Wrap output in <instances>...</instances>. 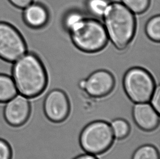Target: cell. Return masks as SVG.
Returning a JSON list of instances; mask_svg holds the SVG:
<instances>
[{
    "instance_id": "22",
    "label": "cell",
    "mask_w": 160,
    "mask_h": 159,
    "mask_svg": "<svg viewBox=\"0 0 160 159\" xmlns=\"http://www.w3.org/2000/svg\"><path fill=\"white\" fill-rule=\"evenodd\" d=\"M11 4L18 8L23 9L35 1V0H8Z\"/></svg>"
},
{
    "instance_id": "6",
    "label": "cell",
    "mask_w": 160,
    "mask_h": 159,
    "mask_svg": "<svg viewBox=\"0 0 160 159\" xmlns=\"http://www.w3.org/2000/svg\"><path fill=\"white\" fill-rule=\"evenodd\" d=\"M28 52L20 33L10 24L0 22V58L13 63Z\"/></svg>"
},
{
    "instance_id": "4",
    "label": "cell",
    "mask_w": 160,
    "mask_h": 159,
    "mask_svg": "<svg viewBox=\"0 0 160 159\" xmlns=\"http://www.w3.org/2000/svg\"><path fill=\"white\" fill-rule=\"evenodd\" d=\"M114 139L110 124L103 120H96L89 123L82 129L79 143L85 152L100 155L111 148Z\"/></svg>"
},
{
    "instance_id": "2",
    "label": "cell",
    "mask_w": 160,
    "mask_h": 159,
    "mask_svg": "<svg viewBox=\"0 0 160 159\" xmlns=\"http://www.w3.org/2000/svg\"><path fill=\"white\" fill-rule=\"evenodd\" d=\"M103 17L108 38L117 49H125L135 34L136 22L133 13L122 3L112 2Z\"/></svg>"
},
{
    "instance_id": "9",
    "label": "cell",
    "mask_w": 160,
    "mask_h": 159,
    "mask_svg": "<svg viewBox=\"0 0 160 159\" xmlns=\"http://www.w3.org/2000/svg\"><path fill=\"white\" fill-rule=\"evenodd\" d=\"M30 110L28 98L18 93L13 98L5 103L4 118L9 124L19 126L28 119Z\"/></svg>"
},
{
    "instance_id": "8",
    "label": "cell",
    "mask_w": 160,
    "mask_h": 159,
    "mask_svg": "<svg viewBox=\"0 0 160 159\" xmlns=\"http://www.w3.org/2000/svg\"><path fill=\"white\" fill-rule=\"evenodd\" d=\"M115 79L110 72L99 70L79 82V87L90 97L101 98L106 97L114 88Z\"/></svg>"
},
{
    "instance_id": "11",
    "label": "cell",
    "mask_w": 160,
    "mask_h": 159,
    "mask_svg": "<svg viewBox=\"0 0 160 159\" xmlns=\"http://www.w3.org/2000/svg\"><path fill=\"white\" fill-rule=\"evenodd\" d=\"M22 18L29 27L40 30L48 24L49 13L43 4L35 1L22 9Z\"/></svg>"
},
{
    "instance_id": "1",
    "label": "cell",
    "mask_w": 160,
    "mask_h": 159,
    "mask_svg": "<svg viewBox=\"0 0 160 159\" xmlns=\"http://www.w3.org/2000/svg\"><path fill=\"white\" fill-rule=\"evenodd\" d=\"M11 76L18 92L28 98L43 94L48 85V75L37 55L27 52L13 63Z\"/></svg>"
},
{
    "instance_id": "21",
    "label": "cell",
    "mask_w": 160,
    "mask_h": 159,
    "mask_svg": "<svg viewBox=\"0 0 160 159\" xmlns=\"http://www.w3.org/2000/svg\"><path fill=\"white\" fill-rule=\"evenodd\" d=\"M11 151L8 144L0 139V159H11Z\"/></svg>"
},
{
    "instance_id": "17",
    "label": "cell",
    "mask_w": 160,
    "mask_h": 159,
    "mask_svg": "<svg viewBox=\"0 0 160 159\" xmlns=\"http://www.w3.org/2000/svg\"><path fill=\"white\" fill-rule=\"evenodd\" d=\"M122 3L134 14H142L147 10L150 0H121Z\"/></svg>"
},
{
    "instance_id": "13",
    "label": "cell",
    "mask_w": 160,
    "mask_h": 159,
    "mask_svg": "<svg viewBox=\"0 0 160 159\" xmlns=\"http://www.w3.org/2000/svg\"><path fill=\"white\" fill-rule=\"evenodd\" d=\"M110 126L114 138L117 140H123L130 134L131 131L130 124L123 119H115L112 122Z\"/></svg>"
},
{
    "instance_id": "10",
    "label": "cell",
    "mask_w": 160,
    "mask_h": 159,
    "mask_svg": "<svg viewBox=\"0 0 160 159\" xmlns=\"http://www.w3.org/2000/svg\"><path fill=\"white\" fill-rule=\"evenodd\" d=\"M132 116L137 126L143 131H154L160 124L159 113L148 103L136 104L133 108Z\"/></svg>"
},
{
    "instance_id": "16",
    "label": "cell",
    "mask_w": 160,
    "mask_h": 159,
    "mask_svg": "<svg viewBox=\"0 0 160 159\" xmlns=\"http://www.w3.org/2000/svg\"><path fill=\"white\" fill-rule=\"evenodd\" d=\"M110 2L109 0H87L89 13L96 17H103Z\"/></svg>"
},
{
    "instance_id": "5",
    "label": "cell",
    "mask_w": 160,
    "mask_h": 159,
    "mask_svg": "<svg viewBox=\"0 0 160 159\" xmlns=\"http://www.w3.org/2000/svg\"><path fill=\"white\" fill-rule=\"evenodd\" d=\"M123 86L128 98L135 104L148 103L156 87L152 75L140 67L132 68L126 73Z\"/></svg>"
},
{
    "instance_id": "7",
    "label": "cell",
    "mask_w": 160,
    "mask_h": 159,
    "mask_svg": "<svg viewBox=\"0 0 160 159\" xmlns=\"http://www.w3.org/2000/svg\"><path fill=\"white\" fill-rule=\"evenodd\" d=\"M43 111L46 118L50 122H63L71 112V104L67 94L58 89L50 90L44 97Z\"/></svg>"
},
{
    "instance_id": "18",
    "label": "cell",
    "mask_w": 160,
    "mask_h": 159,
    "mask_svg": "<svg viewBox=\"0 0 160 159\" xmlns=\"http://www.w3.org/2000/svg\"><path fill=\"white\" fill-rule=\"evenodd\" d=\"M11 150V159H37L31 151L22 146L16 145Z\"/></svg>"
},
{
    "instance_id": "12",
    "label": "cell",
    "mask_w": 160,
    "mask_h": 159,
    "mask_svg": "<svg viewBox=\"0 0 160 159\" xmlns=\"http://www.w3.org/2000/svg\"><path fill=\"white\" fill-rule=\"evenodd\" d=\"M18 93L17 89L12 76L0 74V102L6 103Z\"/></svg>"
},
{
    "instance_id": "14",
    "label": "cell",
    "mask_w": 160,
    "mask_h": 159,
    "mask_svg": "<svg viewBox=\"0 0 160 159\" xmlns=\"http://www.w3.org/2000/svg\"><path fill=\"white\" fill-rule=\"evenodd\" d=\"M145 33L150 40L155 42L160 41V17L156 15L151 17L145 25Z\"/></svg>"
},
{
    "instance_id": "19",
    "label": "cell",
    "mask_w": 160,
    "mask_h": 159,
    "mask_svg": "<svg viewBox=\"0 0 160 159\" xmlns=\"http://www.w3.org/2000/svg\"><path fill=\"white\" fill-rule=\"evenodd\" d=\"M82 13L78 11H72L67 13L63 19L65 28L69 31L74 25L84 18Z\"/></svg>"
},
{
    "instance_id": "20",
    "label": "cell",
    "mask_w": 160,
    "mask_h": 159,
    "mask_svg": "<svg viewBox=\"0 0 160 159\" xmlns=\"http://www.w3.org/2000/svg\"><path fill=\"white\" fill-rule=\"evenodd\" d=\"M150 105L154 108V110L160 114V87L156 86L154 92L150 99Z\"/></svg>"
},
{
    "instance_id": "15",
    "label": "cell",
    "mask_w": 160,
    "mask_h": 159,
    "mask_svg": "<svg viewBox=\"0 0 160 159\" xmlns=\"http://www.w3.org/2000/svg\"><path fill=\"white\" fill-rule=\"evenodd\" d=\"M132 159H160L158 149L151 144H145L137 149Z\"/></svg>"
},
{
    "instance_id": "3",
    "label": "cell",
    "mask_w": 160,
    "mask_h": 159,
    "mask_svg": "<svg viewBox=\"0 0 160 159\" xmlns=\"http://www.w3.org/2000/svg\"><path fill=\"white\" fill-rule=\"evenodd\" d=\"M68 32L74 45L85 52L100 51L104 49L108 42L104 25L93 18L84 17Z\"/></svg>"
},
{
    "instance_id": "23",
    "label": "cell",
    "mask_w": 160,
    "mask_h": 159,
    "mask_svg": "<svg viewBox=\"0 0 160 159\" xmlns=\"http://www.w3.org/2000/svg\"><path fill=\"white\" fill-rule=\"evenodd\" d=\"M74 159H98V158L96 157L94 155L87 153V154L79 155Z\"/></svg>"
}]
</instances>
